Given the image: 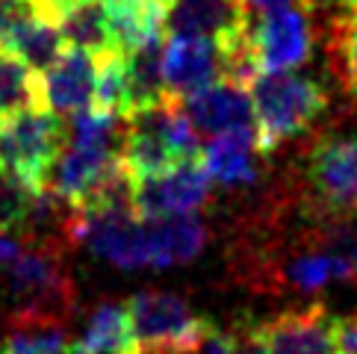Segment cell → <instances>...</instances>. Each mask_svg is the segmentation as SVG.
<instances>
[{
    "mask_svg": "<svg viewBox=\"0 0 357 354\" xmlns=\"http://www.w3.org/2000/svg\"><path fill=\"white\" fill-rule=\"evenodd\" d=\"M198 133L183 116V107L165 100V104L139 112L127 121L119 160L130 183H136L177 169L183 162H192L198 160Z\"/></svg>",
    "mask_w": 357,
    "mask_h": 354,
    "instance_id": "cell-1",
    "label": "cell"
},
{
    "mask_svg": "<svg viewBox=\"0 0 357 354\" xmlns=\"http://www.w3.org/2000/svg\"><path fill=\"white\" fill-rule=\"evenodd\" d=\"M257 151L269 154L287 139L301 136L328 109L325 88L296 71L257 74L248 83Z\"/></svg>",
    "mask_w": 357,
    "mask_h": 354,
    "instance_id": "cell-2",
    "label": "cell"
},
{
    "mask_svg": "<svg viewBox=\"0 0 357 354\" xmlns=\"http://www.w3.org/2000/svg\"><path fill=\"white\" fill-rule=\"evenodd\" d=\"M62 121L45 109H24L0 118V171L42 192L62 154Z\"/></svg>",
    "mask_w": 357,
    "mask_h": 354,
    "instance_id": "cell-3",
    "label": "cell"
},
{
    "mask_svg": "<svg viewBox=\"0 0 357 354\" xmlns=\"http://www.w3.org/2000/svg\"><path fill=\"white\" fill-rule=\"evenodd\" d=\"M130 331L139 354H195L213 328L172 293H136L127 301Z\"/></svg>",
    "mask_w": 357,
    "mask_h": 354,
    "instance_id": "cell-4",
    "label": "cell"
},
{
    "mask_svg": "<svg viewBox=\"0 0 357 354\" xmlns=\"http://www.w3.org/2000/svg\"><path fill=\"white\" fill-rule=\"evenodd\" d=\"M6 289L15 298L18 313L66 319L74 310V284L59 251L24 248L6 263Z\"/></svg>",
    "mask_w": 357,
    "mask_h": 354,
    "instance_id": "cell-5",
    "label": "cell"
},
{
    "mask_svg": "<svg viewBox=\"0 0 357 354\" xmlns=\"http://www.w3.org/2000/svg\"><path fill=\"white\" fill-rule=\"evenodd\" d=\"M124 180H130V177L121 169L119 151L74 145L68 151H62L59 160L54 162L47 192H54L59 201H66L71 210L83 213Z\"/></svg>",
    "mask_w": 357,
    "mask_h": 354,
    "instance_id": "cell-6",
    "label": "cell"
},
{
    "mask_svg": "<svg viewBox=\"0 0 357 354\" xmlns=\"http://www.w3.org/2000/svg\"><path fill=\"white\" fill-rule=\"evenodd\" d=\"M248 45L260 74L296 71L313 54V24L307 6L278 9L248 30Z\"/></svg>",
    "mask_w": 357,
    "mask_h": 354,
    "instance_id": "cell-7",
    "label": "cell"
},
{
    "mask_svg": "<svg viewBox=\"0 0 357 354\" xmlns=\"http://www.w3.org/2000/svg\"><path fill=\"white\" fill-rule=\"evenodd\" d=\"M254 354H342L337 343V316L322 305L292 310L251 328Z\"/></svg>",
    "mask_w": 357,
    "mask_h": 354,
    "instance_id": "cell-8",
    "label": "cell"
},
{
    "mask_svg": "<svg viewBox=\"0 0 357 354\" xmlns=\"http://www.w3.org/2000/svg\"><path fill=\"white\" fill-rule=\"evenodd\" d=\"M133 189V210L139 219H174V216H195L210 201V180L201 162H183L157 177L130 183Z\"/></svg>",
    "mask_w": 357,
    "mask_h": 354,
    "instance_id": "cell-9",
    "label": "cell"
},
{
    "mask_svg": "<svg viewBox=\"0 0 357 354\" xmlns=\"http://www.w3.org/2000/svg\"><path fill=\"white\" fill-rule=\"evenodd\" d=\"M251 15L245 0H174L165 15L169 36L207 39L219 50L242 45L248 39Z\"/></svg>",
    "mask_w": 357,
    "mask_h": 354,
    "instance_id": "cell-10",
    "label": "cell"
},
{
    "mask_svg": "<svg viewBox=\"0 0 357 354\" xmlns=\"http://www.w3.org/2000/svg\"><path fill=\"white\" fill-rule=\"evenodd\" d=\"M307 177L331 213H357V136H325L310 148Z\"/></svg>",
    "mask_w": 357,
    "mask_h": 354,
    "instance_id": "cell-11",
    "label": "cell"
},
{
    "mask_svg": "<svg viewBox=\"0 0 357 354\" xmlns=\"http://www.w3.org/2000/svg\"><path fill=\"white\" fill-rule=\"evenodd\" d=\"M222 54L207 39L192 36H169L162 47V86L174 104L201 95L204 88L222 83Z\"/></svg>",
    "mask_w": 357,
    "mask_h": 354,
    "instance_id": "cell-12",
    "label": "cell"
},
{
    "mask_svg": "<svg viewBox=\"0 0 357 354\" xmlns=\"http://www.w3.org/2000/svg\"><path fill=\"white\" fill-rule=\"evenodd\" d=\"M77 243H86L100 260L119 269H145L148 266V236L145 219L133 210L119 213H80Z\"/></svg>",
    "mask_w": 357,
    "mask_h": 354,
    "instance_id": "cell-13",
    "label": "cell"
},
{
    "mask_svg": "<svg viewBox=\"0 0 357 354\" xmlns=\"http://www.w3.org/2000/svg\"><path fill=\"white\" fill-rule=\"evenodd\" d=\"M183 116L195 128L198 136H234V133H254V109L248 88H242L236 83H215L210 88H204L201 95L183 100Z\"/></svg>",
    "mask_w": 357,
    "mask_h": 354,
    "instance_id": "cell-14",
    "label": "cell"
},
{
    "mask_svg": "<svg viewBox=\"0 0 357 354\" xmlns=\"http://www.w3.org/2000/svg\"><path fill=\"white\" fill-rule=\"evenodd\" d=\"M42 83V107L50 116H80L92 109L95 95V59L83 50L66 47L62 56L39 74Z\"/></svg>",
    "mask_w": 357,
    "mask_h": 354,
    "instance_id": "cell-15",
    "label": "cell"
},
{
    "mask_svg": "<svg viewBox=\"0 0 357 354\" xmlns=\"http://www.w3.org/2000/svg\"><path fill=\"white\" fill-rule=\"evenodd\" d=\"M257 136L254 133H234V136H219L210 139V145L201 148L198 162L207 180L225 189L236 186H251L257 180Z\"/></svg>",
    "mask_w": 357,
    "mask_h": 354,
    "instance_id": "cell-16",
    "label": "cell"
},
{
    "mask_svg": "<svg viewBox=\"0 0 357 354\" xmlns=\"http://www.w3.org/2000/svg\"><path fill=\"white\" fill-rule=\"evenodd\" d=\"M119 54H133L142 45L165 36L169 6L160 0H100Z\"/></svg>",
    "mask_w": 357,
    "mask_h": 354,
    "instance_id": "cell-17",
    "label": "cell"
},
{
    "mask_svg": "<svg viewBox=\"0 0 357 354\" xmlns=\"http://www.w3.org/2000/svg\"><path fill=\"white\" fill-rule=\"evenodd\" d=\"M148 236V266L169 269L195 260L207 245V227L198 216H174V219H145Z\"/></svg>",
    "mask_w": 357,
    "mask_h": 354,
    "instance_id": "cell-18",
    "label": "cell"
},
{
    "mask_svg": "<svg viewBox=\"0 0 357 354\" xmlns=\"http://www.w3.org/2000/svg\"><path fill=\"white\" fill-rule=\"evenodd\" d=\"M0 50L21 59L33 74H45L62 56L66 42H62V36L54 24L39 21L24 6L18 12V18L9 24V30L0 36Z\"/></svg>",
    "mask_w": 357,
    "mask_h": 354,
    "instance_id": "cell-19",
    "label": "cell"
},
{
    "mask_svg": "<svg viewBox=\"0 0 357 354\" xmlns=\"http://www.w3.org/2000/svg\"><path fill=\"white\" fill-rule=\"evenodd\" d=\"M0 354H77L66 319L36 313H15L0 343Z\"/></svg>",
    "mask_w": 357,
    "mask_h": 354,
    "instance_id": "cell-20",
    "label": "cell"
},
{
    "mask_svg": "<svg viewBox=\"0 0 357 354\" xmlns=\"http://www.w3.org/2000/svg\"><path fill=\"white\" fill-rule=\"evenodd\" d=\"M77 354H139L130 316L121 301H100L77 339Z\"/></svg>",
    "mask_w": 357,
    "mask_h": 354,
    "instance_id": "cell-21",
    "label": "cell"
},
{
    "mask_svg": "<svg viewBox=\"0 0 357 354\" xmlns=\"http://www.w3.org/2000/svg\"><path fill=\"white\" fill-rule=\"evenodd\" d=\"M59 36H62V42H68V47L83 50V54H89L92 59L107 56L116 50L100 0H80V3L59 21Z\"/></svg>",
    "mask_w": 357,
    "mask_h": 354,
    "instance_id": "cell-22",
    "label": "cell"
},
{
    "mask_svg": "<svg viewBox=\"0 0 357 354\" xmlns=\"http://www.w3.org/2000/svg\"><path fill=\"white\" fill-rule=\"evenodd\" d=\"M92 109L130 121V83H127V59L119 50L95 59V95Z\"/></svg>",
    "mask_w": 357,
    "mask_h": 354,
    "instance_id": "cell-23",
    "label": "cell"
},
{
    "mask_svg": "<svg viewBox=\"0 0 357 354\" xmlns=\"http://www.w3.org/2000/svg\"><path fill=\"white\" fill-rule=\"evenodd\" d=\"M42 107V83L21 59L0 50V118Z\"/></svg>",
    "mask_w": 357,
    "mask_h": 354,
    "instance_id": "cell-24",
    "label": "cell"
},
{
    "mask_svg": "<svg viewBox=\"0 0 357 354\" xmlns=\"http://www.w3.org/2000/svg\"><path fill=\"white\" fill-rule=\"evenodd\" d=\"M351 266L346 257L337 254H301L287 266V284L301 289V293H316V289L328 286L331 281L349 277Z\"/></svg>",
    "mask_w": 357,
    "mask_h": 354,
    "instance_id": "cell-25",
    "label": "cell"
},
{
    "mask_svg": "<svg viewBox=\"0 0 357 354\" xmlns=\"http://www.w3.org/2000/svg\"><path fill=\"white\" fill-rule=\"evenodd\" d=\"M33 198L36 192L27 183L0 171V233H21Z\"/></svg>",
    "mask_w": 357,
    "mask_h": 354,
    "instance_id": "cell-26",
    "label": "cell"
},
{
    "mask_svg": "<svg viewBox=\"0 0 357 354\" xmlns=\"http://www.w3.org/2000/svg\"><path fill=\"white\" fill-rule=\"evenodd\" d=\"M340 56H342V74L349 86L357 92V15H351L340 30Z\"/></svg>",
    "mask_w": 357,
    "mask_h": 354,
    "instance_id": "cell-27",
    "label": "cell"
},
{
    "mask_svg": "<svg viewBox=\"0 0 357 354\" xmlns=\"http://www.w3.org/2000/svg\"><path fill=\"white\" fill-rule=\"evenodd\" d=\"M77 3H80V0H27V9H30L39 21L54 24V27L59 30V21L66 18Z\"/></svg>",
    "mask_w": 357,
    "mask_h": 354,
    "instance_id": "cell-28",
    "label": "cell"
},
{
    "mask_svg": "<svg viewBox=\"0 0 357 354\" xmlns=\"http://www.w3.org/2000/svg\"><path fill=\"white\" fill-rule=\"evenodd\" d=\"M195 354H245L239 348V343H236V337H231V334H219V331H210L207 334V339L198 346V351ZM254 354V351H251Z\"/></svg>",
    "mask_w": 357,
    "mask_h": 354,
    "instance_id": "cell-29",
    "label": "cell"
},
{
    "mask_svg": "<svg viewBox=\"0 0 357 354\" xmlns=\"http://www.w3.org/2000/svg\"><path fill=\"white\" fill-rule=\"evenodd\" d=\"M337 343L342 354H357V316H337Z\"/></svg>",
    "mask_w": 357,
    "mask_h": 354,
    "instance_id": "cell-30",
    "label": "cell"
},
{
    "mask_svg": "<svg viewBox=\"0 0 357 354\" xmlns=\"http://www.w3.org/2000/svg\"><path fill=\"white\" fill-rule=\"evenodd\" d=\"M289 6H304V0H245L248 15H269V12L289 9Z\"/></svg>",
    "mask_w": 357,
    "mask_h": 354,
    "instance_id": "cell-31",
    "label": "cell"
},
{
    "mask_svg": "<svg viewBox=\"0 0 357 354\" xmlns=\"http://www.w3.org/2000/svg\"><path fill=\"white\" fill-rule=\"evenodd\" d=\"M27 3H15V0H0V36L9 30V24L18 18V12Z\"/></svg>",
    "mask_w": 357,
    "mask_h": 354,
    "instance_id": "cell-32",
    "label": "cell"
},
{
    "mask_svg": "<svg viewBox=\"0 0 357 354\" xmlns=\"http://www.w3.org/2000/svg\"><path fill=\"white\" fill-rule=\"evenodd\" d=\"M18 239H12V236H6V233H0V263H9L12 257L18 254Z\"/></svg>",
    "mask_w": 357,
    "mask_h": 354,
    "instance_id": "cell-33",
    "label": "cell"
},
{
    "mask_svg": "<svg viewBox=\"0 0 357 354\" xmlns=\"http://www.w3.org/2000/svg\"><path fill=\"white\" fill-rule=\"evenodd\" d=\"M346 9L351 12V15H357V0H346Z\"/></svg>",
    "mask_w": 357,
    "mask_h": 354,
    "instance_id": "cell-34",
    "label": "cell"
},
{
    "mask_svg": "<svg viewBox=\"0 0 357 354\" xmlns=\"http://www.w3.org/2000/svg\"><path fill=\"white\" fill-rule=\"evenodd\" d=\"M349 266H351V275H357V248H354V254H351V263H349Z\"/></svg>",
    "mask_w": 357,
    "mask_h": 354,
    "instance_id": "cell-35",
    "label": "cell"
},
{
    "mask_svg": "<svg viewBox=\"0 0 357 354\" xmlns=\"http://www.w3.org/2000/svg\"><path fill=\"white\" fill-rule=\"evenodd\" d=\"M160 3H165V6H172V3H174V0H160Z\"/></svg>",
    "mask_w": 357,
    "mask_h": 354,
    "instance_id": "cell-36",
    "label": "cell"
},
{
    "mask_svg": "<svg viewBox=\"0 0 357 354\" xmlns=\"http://www.w3.org/2000/svg\"><path fill=\"white\" fill-rule=\"evenodd\" d=\"M15 3H27V0H15Z\"/></svg>",
    "mask_w": 357,
    "mask_h": 354,
    "instance_id": "cell-37",
    "label": "cell"
}]
</instances>
